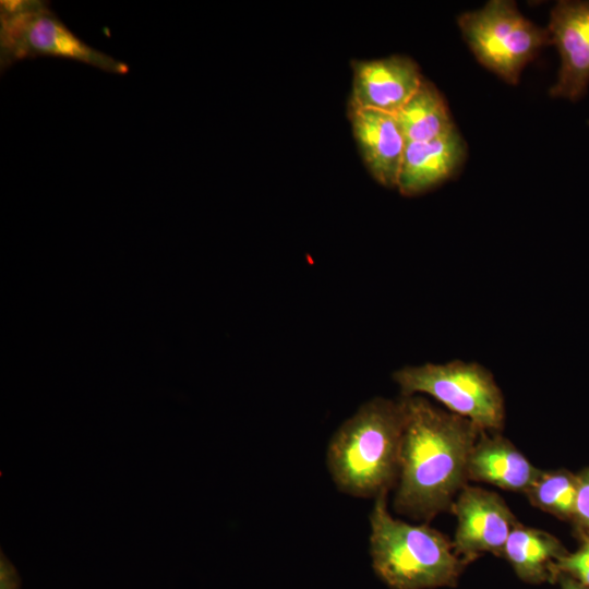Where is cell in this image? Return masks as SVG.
Wrapping results in <instances>:
<instances>
[{
	"label": "cell",
	"instance_id": "obj_2",
	"mask_svg": "<svg viewBox=\"0 0 589 589\" xmlns=\"http://www.w3.org/2000/svg\"><path fill=\"white\" fill-rule=\"evenodd\" d=\"M405 428L402 397H374L362 404L332 435L326 464L337 489L376 498L396 486Z\"/></svg>",
	"mask_w": 589,
	"mask_h": 589
},
{
	"label": "cell",
	"instance_id": "obj_7",
	"mask_svg": "<svg viewBox=\"0 0 589 589\" xmlns=\"http://www.w3.org/2000/svg\"><path fill=\"white\" fill-rule=\"evenodd\" d=\"M450 512L457 518L453 548L466 564L484 553L503 556L518 521L498 494L467 484L454 500Z\"/></svg>",
	"mask_w": 589,
	"mask_h": 589
},
{
	"label": "cell",
	"instance_id": "obj_5",
	"mask_svg": "<svg viewBox=\"0 0 589 589\" xmlns=\"http://www.w3.org/2000/svg\"><path fill=\"white\" fill-rule=\"evenodd\" d=\"M0 65L35 57L68 59L112 74L129 65L89 46L71 31L45 1L0 2Z\"/></svg>",
	"mask_w": 589,
	"mask_h": 589
},
{
	"label": "cell",
	"instance_id": "obj_17",
	"mask_svg": "<svg viewBox=\"0 0 589 589\" xmlns=\"http://www.w3.org/2000/svg\"><path fill=\"white\" fill-rule=\"evenodd\" d=\"M577 476V498L574 521L581 530L584 537H589V468Z\"/></svg>",
	"mask_w": 589,
	"mask_h": 589
},
{
	"label": "cell",
	"instance_id": "obj_11",
	"mask_svg": "<svg viewBox=\"0 0 589 589\" xmlns=\"http://www.w3.org/2000/svg\"><path fill=\"white\" fill-rule=\"evenodd\" d=\"M466 157L457 130L440 137L406 142L396 188L405 196L422 194L450 178Z\"/></svg>",
	"mask_w": 589,
	"mask_h": 589
},
{
	"label": "cell",
	"instance_id": "obj_4",
	"mask_svg": "<svg viewBox=\"0 0 589 589\" xmlns=\"http://www.w3.org/2000/svg\"><path fill=\"white\" fill-rule=\"evenodd\" d=\"M392 378L401 396H430L485 432H501L504 428V395L492 372L478 362L452 360L405 365Z\"/></svg>",
	"mask_w": 589,
	"mask_h": 589
},
{
	"label": "cell",
	"instance_id": "obj_12",
	"mask_svg": "<svg viewBox=\"0 0 589 589\" xmlns=\"http://www.w3.org/2000/svg\"><path fill=\"white\" fill-rule=\"evenodd\" d=\"M542 470L501 432L481 431L468 460V479L526 493Z\"/></svg>",
	"mask_w": 589,
	"mask_h": 589
},
{
	"label": "cell",
	"instance_id": "obj_8",
	"mask_svg": "<svg viewBox=\"0 0 589 589\" xmlns=\"http://www.w3.org/2000/svg\"><path fill=\"white\" fill-rule=\"evenodd\" d=\"M546 29L562 61L550 94L577 100L589 84V1L557 2Z\"/></svg>",
	"mask_w": 589,
	"mask_h": 589
},
{
	"label": "cell",
	"instance_id": "obj_18",
	"mask_svg": "<svg viewBox=\"0 0 589 589\" xmlns=\"http://www.w3.org/2000/svg\"><path fill=\"white\" fill-rule=\"evenodd\" d=\"M19 578L13 566L5 557L1 558V589H17Z\"/></svg>",
	"mask_w": 589,
	"mask_h": 589
},
{
	"label": "cell",
	"instance_id": "obj_9",
	"mask_svg": "<svg viewBox=\"0 0 589 589\" xmlns=\"http://www.w3.org/2000/svg\"><path fill=\"white\" fill-rule=\"evenodd\" d=\"M348 108H369L396 115L418 89L423 76L409 57L353 60Z\"/></svg>",
	"mask_w": 589,
	"mask_h": 589
},
{
	"label": "cell",
	"instance_id": "obj_19",
	"mask_svg": "<svg viewBox=\"0 0 589 589\" xmlns=\"http://www.w3.org/2000/svg\"><path fill=\"white\" fill-rule=\"evenodd\" d=\"M562 589H589V588L585 587L584 585L570 578H565L562 581Z\"/></svg>",
	"mask_w": 589,
	"mask_h": 589
},
{
	"label": "cell",
	"instance_id": "obj_10",
	"mask_svg": "<svg viewBox=\"0 0 589 589\" xmlns=\"http://www.w3.org/2000/svg\"><path fill=\"white\" fill-rule=\"evenodd\" d=\"M353 137L371 176L386 188H396L406 146L394 113L348 108Z\"/></svg>",
	"mask_w": 589,
	"mask_h": 589
},
{
	"label": "cell",
	"instance_id": "obj_6",
	"mask_svg": "<svg viewBox=\"0 0 589 589\" xmlns=\"http://www.w3.org/2000/svg\"><path fill=\"white\" fill-rule=\"evenodd\" d=\"M458 25L477 60L513 85L525 65L552 44L548 29L522 16L513 1H489L459 15Z\"/></svg>",
	"mask_w": 589,
	"mask_h": 589
},
{
	"label": "cell",
	"instance_id": "obj_14",
	"mask_svg": "<svg viewBox=\"0 0 589 589\" xmlns=\"http://www.w3.org/2000/svg\"><path fill=\"white\" fill-rule=\"evenodd\" d=\"M395 116L406 142L429 141L456 130L443 96L425 79Z\"/></svg>",
	"mask_w": 589,
	"mask_h": 589
},
{
	"label": "cell",
	"instance_id": "obj_3",
	"mask_svg": "<svg viewBox=\"0 0 589 589\" xmlns=\"http://www.w3.org/2000/svg\"><path fill=\"white\" fill-rule=\"evenodd\" d=\"M369 519L372 567L390 589L456 584L466 563L445 534L428 524L412 525L393 517L387 494L374 498Z\"/></svg>",
	"mask_w": 589,
	"mask_h": 589
},
{
	"label": "cell",
	"instance_id": "obj_13",
	"mask_svg": "<svg viewBox=\"0 0 589 589\" xmlns=\"http://www.w3.org/2000/svg\"><path fill=\"white\" fill-rule=\"evenodd\" d=\"M566 554L551 533L517 524L503 550V556L525 581L540 584L556 577L555 563Z\"/></svg>",
	"mask_w": 589,
	"mask_h": 589
},
{
	"label": "cell",
	"instance_id": "obj_16",
	"mask_svg": "<svg viewBox=\"0 0 589 589\" xmlns=\"http://www.w3.org/2000/svg\"><path fill=\"white\" fill-rule=\"evenodd\" d=\"M555 573L573 576L579 584L589 588V537L575 553H566L555 563Z\"/></svg>",
	"mask_w": 589,
	"mask_h": 589
},
{
	"label": "cell",
	"instance_id": "obj_1",
	"mask_svg": "<svg viewBox=\"0 0 589 589\" xmlns=\"http://www.w3.org/2000/svg\"><path fill=\"white\" fill-rule=\"evenodd\" d=\"M401 397L405 428L394 508L429 522L450 510L467 485L469 456L482 430L422 395Z\"/></svg>",
	"mask_w": 589,
	"mask_h": 589
},
{
	"label": "cell",
	"instance_id": "obj_15",
	"mask_svg": "<svg viewBox=\"0 0 589 589\" xmlns=\"http://www.w3.org/2000/svg\"><path fill=\"white\" fill-rule=\"evenodd\" d=\"M525 495L539 509L563 519H573L577 498V476L562 469L542 470Z\"/></svg>",
	"mask_w": 589,
	"mask_h": 589
}]
</instances>
